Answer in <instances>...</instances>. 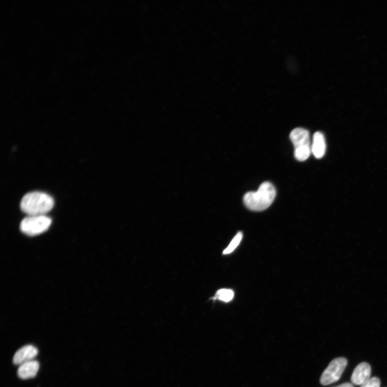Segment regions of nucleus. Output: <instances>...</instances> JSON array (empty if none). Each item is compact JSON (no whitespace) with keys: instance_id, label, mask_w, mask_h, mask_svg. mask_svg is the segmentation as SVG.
I'll use <instances>...</instances> for the list:
<instances>
[{"instance_id":"nucleus-4","label":"nucleus","mask_w":387,"mask_h":387,"mask_svg":"<svg viewBox=\"0 0 387 387\" xmlns=\"http://www.w3.org/2000/svg\"><path fill=\"white\" fill-rule=\"evenodd\" d=\"M51 223V219L46 215L28 216L20 223V229L25 234L34 236L46 232Z\"/></svg>"},{"instance_id":"nucleus-13","label":"nucleus","mask_w":387,"mask_h":387,"mask_svg":"<svg viewBox=\"0 0 387 387\" xmlns=\"http://www.w3.org/2000/svg\"><path fill=\"white\" fill-rule=\"evenodd\" d=\"M336 387H354L353 384L351 383H344Z\"/></svg>"},{"instance_id":"nucleus-7","label":"nucleus","mask_w":387,"mask_h":387,"mask_svg":"<svg viewBox=\"0 0 387 387\" xmlns=\"http://www.w3.org/2000/svg\"><path fill=\"white\" fill-rule=\"evenodd\" d=\"M371 366L368 363L362 362L354 369L351 376V382L353 384L362 385L371 379Z\"/></svg>"},{"instance_id":"nucleus-11","label":"nucleus","mask_w":387,"mask_h":387,"mask_svg":"<svg viewBox=\"0 0 387 387\" xmlns=\"http://www.w3.org/2000/svg\"><path fill=\"white\" fill-rule=\"evenodd\" d=\"M243 238V234L241 232L238 233L227 247L224 251L223 254L227 255L233 252L237 247Z\"/></svg>"},{"instance_id":"nucleus-2","label":"nucleus","mask_w":387,"mask_h":387,"mask_svg":"<svg viewBox=\"0 0 387 387\" xmlns=\"http://www.w3.org/2000/svg\"><path fill=\"white\" fill-rule=\"evenodd\" d=\"M275 186L269 182L261 184L257 192L246 193L243 201L251 211L261 212L266 210L274 202L276 196Z\"/></svg>"},{"instance_id":"nucleus-8","label":"nucleus","mask_w":387,"mask_h":387,"mask_svg":"<svg viewBox=\"0 0 387 387\" xmlns=\"http://www.w3.org/2000/svg\"><path fill=\"white\" fill-rule=\"evenodd\" d=\"M39 369V363L37 361H30L19 366L17 375L20 379L23 380L34 378L36 376Z\"/></svg>"},{"instance_id":"nucleus-10","label":"nucleus","mask_w":387,"mask_h":387,"mask_svg":"<svg viewBox=\"0 0 387 387\" xmlns=\"http://www.w3.org/2000/svg\"><path fill=\"white\" fill-rule=\"evenodd\" d=\"M234 297V292L231 289H222L219 290L215 296L216 299L228 302L231 301Z\"/></svg>"},{"instance_id":"nucleus-3","label":"nucleus","mask_w":387,"mask_h":387,"mask_svg":"<svg viewBox=\"0 0 387 387\" xmlns=\"http://www.w3.org/2000/svg\"><path fill=\"white\" fill-rule=\"evenodd\" d=\"M290 139L294 146L295 158L300 162L306 161L311 153L309 131L303 128H296L290 132Z\"/></svg>"},{"instance_id":"nucleus-5","label":"nucleus","mask_w":387,"mask_h":387,"mask_svg":"<svg viewBox=\"0 0 387 387\" xmlns=\"http://www.w3.org/2000/svg\"><path fill=\"white\" fill-rule=\"evenodd\" d=\"M347 365L348 360L345 358L333 360L323 372L320 378L321 383L323 385H328L339 381Z\"/></svg>"},{"instance_id":"nucleus-6","label":"nucleus","mask_w":387,"mask_h":387,"mask_svg":"<svg viewBox=\"0 0 387 387\" xmlns=\"http://www.w3.org/2000/svg\"><path fill=\"white\" fill-rule=\"evenodd\" d=\"M38 353V349L33 345H28L19 349L15 354L13 363L16 365H21L27 362L34 360Z\"/></svg>"},{"instance_id":"nucleus-12","label":"nucleus","mask_w":387,"mask_h":387,"mask_svg":"<svg viewBox=\"0 0 387 387\" xmlns=\"http://www.w3.org/2000/svg\"><path fill=\"white\" fill-rule=\"evenodd\" d=\"M381 382L379 378L373 377L360 387H380Z\"/></svg>"},{"instance_id":"nucleus-1","label":"nucleus","mask_w":387,"mask_h":387,"mask_svg":"<svg viewBox=\"0 0 387 387\" xmlns=\"http://www.w3.org/2000/svg\"><path fill=\"white\" fill-rule=\"evenodd\" d=\"M55 205L54 198L49 194L40 192L27 194L23 197L20 207L28 216L46 215Z\"/></svg>"},{"instance_id":"nucleus-9","label":"nucleus","mask_w":387,"mask_h":387,"mask_svg":"<svg viewBox=\"0 0 387 387\" xmlns=\"http://www.w3.org/2000/svg\"><path fill=\"white\" fill-rule=\"evenodd\" d=\"M326 143L325 138L321 132H316L313 135L311 153L317 159H321L325 154Z\"/></svg>"}]
</instances>
